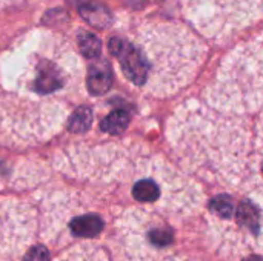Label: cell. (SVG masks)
Listing matches in <instances>:
<instances>
[{
	"label": "cell",
	"mask_w": 263,
	"mask_h": 261,
	"mask_svg": "<svg viewBox=\"0 0 263 261\" xmlns=\"http://www.w3.org/2000/svg\"><path fill=\"white\" fill-rule=\"evenodd\" d=\"M186 18L205 35L227 38L260 17V0H185Z\"/></svg>",
	"instance_id": "3957f363"
},
{
	"label": "cell",
	"mask_w": 263,
	"mask_h": 261,
	"mask_svg": "<svg viewBox=\"0 0 263 261\" xmlns=\"http://www.w3.org/2000/svg\"><path fill=\"white\" fill-rule=\"evenodd\" d=\"M79 52L86 58H97L102 51V42L88 31H79Z\"/></svg>",
	"instance_id": "ba28073f"
},
{
	"label": "cell",
	"mask_w": 263,
	"mask_h": 261,
	"mask_svg": "<svg viewBox=\"0 0 263 261\" xmlns=\"http://www.w3.org/2000/svg\"><path fill=\"white\" fill-rule=\"evenodd\" d=\"M134 2H143V0H134Z\"/></svg>",
	"instance_id": "7c38bea8"
},
{
	"label": "cell",
	"mask_w": 263,
	"mask_h": 261,
	"mask_svg": "<svg viewBox=\"0 0 263 261\" xmlns=\"http://www.w3.org/2000/svg\"><path fill=\"white\" fill-rule=\"evenodd\" d=\"M129 123V114L123 109L112 111L102 120V131L109 134V135H120Z\"/></svg>",
	"instance_id": "8992f818"
},
{
	"label": "cell",
	"mask_w": 263,
	"mask_h": 261,
	"mask_svg": "<svg viewBox=\"0 0 263 261\" xmlns=\"http://www.w3.org/2000/svg\"><path fill=\"white\" fill-rule=\"evenodd\" d=\"M237 218L240 222V225L247 226L248 229H253L256 232H259L260 228V212L259 208L250 202H243L239 209H237Z\"/></svg>",
	"instance_id": "9c48e42d"
},
{
	"label": "cell",
	"mask_w": 263,
	"mask_h": 261,
	"mask_svg": "<svg viewBox=\"0 0 263 261\" xmlns=\"http://www.w3.org/2000/svg\"><path fill=\"white\" fill-rule=\"evenodd\" d=\"M92 123V114L88 106H79L69 117H68V131L72 134H85L89 131Z\"/></svg>",
	"instance_id": "52a82bcc"
},
{
	"label": "cell",
	"mask_w": 263,
	"mask_h": 261,
	"mask_svg": "<svg viewBox=\"0 0 263 261\" xmlns=\"http://www.w3.org/2000/svg\"><path fill=\"white\" fill-rule=\"evenodd\" d=\"M79 11H80V15L91 26H96L99 29L108 28L111 25V22H112V17H111L109 11L106 8H103L102 5H96V3L82 5Z\"/></svg>",
	"instance_id": "5b68a950"
},
{
	"label": "cell",
	"mask_w": 263,
	"mask_h": 261,
	"mask_svg": "<svg viewBox=\"0 0 263 261\" xmlns=\"http://www.w3.org/2000/svg\"><path fill=\"white\" fill-rule=\"evenodd\" d=\"M211 211L214 212L216 217L220 218H231L233 211H234V203L230 197L227 195H219L211 202Z\"/></svg>",
	"instance_id": "30bf717a"
},
{
	"label": "cell",
	"mask_w": 263,
	"mask_h": 261,
	"mask_svg": "<svg viewBox=\"0 0 263 261\" xmlns=\"http://www.w3.org/2000/svg\"><path fill=\"white\" fill-rule=\"evenodd\" d=\"M112 68L108 60L100 58L89 66L86 85L92 95H102L112 86Z\"/></svg>",
	"instance_id": "277c9868"
},
{
	"label": "cell",
	"mask_w": 263,
	"mask_h": 261,
	"mask_svg": "<svg viewBox=\"0 0 263 261\" xmlns=\"http://www.w3.org/2000/svg\"><path fill=\"white\" fill-rule=\"evenodd\" d=\"M5 2H6V0H0V5H2V3H5Z\"/></svg>",
	"instance_id": "8fae6325"
},
{
	"label": "cell",
	"mask_w": 263,
	"mask_h": 261,
	"mask_svg": "<svg viewBox=\"0 0 263 261\" xmlns=\"http://www.w3.org/2000/svg\"><path fill=\"white\" fill-rule=\"evenodd\" d=\"M23 55V63L11 66L17 77H3L6 92L0 103V128L22 140H40L55 131L66 106L63 100L80 83V62L69 43L55 35ZM15 137V138H17Z\"/></svg>",
	"instance_id": "6da1fadb"
},
{
	"label": "cell",
	"mask_w": 263,
	"mask_h": 261,
	"mask_svg": "<svg viewBox=\"0 0 263 261\" xmlns=\"http://www.w3.org/2000/svg\"><path fill=\"white\" fill-rule=\"evenodd\" d=\"M109 52L126 78L153 94H171L186 85L205 57V46L174 23H145L133 35L112 37Z\"/></svg>",
	"instance_id": "7a4b0ae2"
}]
</instances>
